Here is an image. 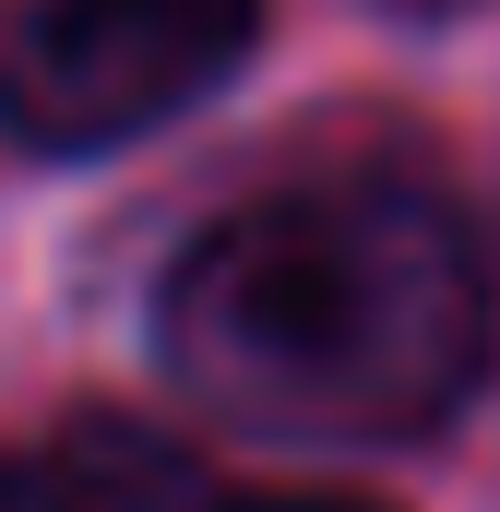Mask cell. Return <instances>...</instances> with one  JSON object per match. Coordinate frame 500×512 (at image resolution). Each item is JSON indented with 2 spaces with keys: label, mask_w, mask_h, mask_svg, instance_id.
<instances>
[{
  "label": "cell",
  "mask_w": 500,
  "mask_h": 512,
  "mask_svg": "<svg viewBox=\"0 0 500 512\" xmlns=\"http://www.w3.org/2000/svg\"><path fill=\"white\" fill-rule=\"evenodd\" d=\"M167 370L274 441H417L489 370V274L417 179H298L167 274Z\"/></svg>",
  "instance_id": "6da1fadb"
},
{
  "label": "cell",
  "mask_w": 500,
  "mask_h": 512,
  "mask_svg": "<svg viewBox=\"0 0 500 512\" xmlns=\"http://www.w3.org/2000/svg\"><path fill=\"white\" fill-rule=\"evenodd\" d=\"M262 36V0H24L0 24V131L84 155L191 108Z\"/></svg>",
  "instance_id": "7a4b0ae2"
},
{
  "label": "cell",
  "mask_w": 500,
  "mask_h": 512,
  "mask_svg": "<svg viewBox=\"0 0 500 512\" xmlns=\"http://www.w3.org/2000/svg\"><path fill=\"white\" fill-rule=\"evenodd\" d=\"M36 501H48V512H227V501H215V477H203L167 429L120 417V405H84V417L60 429Z\"/></svg>",
  "instance_id": "3957f363"
},
{
  "label": "cell",
  "mask_w": 500,
  "mask_h": 512,
  "mask_svg": "<svg viewBox=\"0 0 500 512\" xmlns=\"http://www.w3.org/2000/svg\"><path fill=\"white\" fill-rule=\"evenodd\" d=\"M227 512H381V501H346V489H274V501H227Z\"/></svg>",
  "instance_id": "277c9868"
},
{
  "label": "cell",
  "mask_w": 500,
  "mask_h": 512,
  "mask_svg": "<svg viewBox=\"0 0 500 512\" xmlns=\"http://www.w3.org/2000/svg\"><path fill=\"white\" fill-rule=\"evenodd\" d=\"M0 512H48V501H36V477H24V465H0Z\"/></svg>",
  "instance_id": "5b68a950"
},
{
  "label": "cell",
  "mask_w": 500,
  "mask_h": 512,
  "mask_svg": "<svg viewBox=\"0 0 500 512\" xmlns=\"http://www.w3.org/2000/svg\"><path fill=\"white\" fill-rule=\"evenodd\" d=\"M417 12H453V0H417Z\"/></svg>",
  "instance_id": "8992f818"
}]
</instances>
